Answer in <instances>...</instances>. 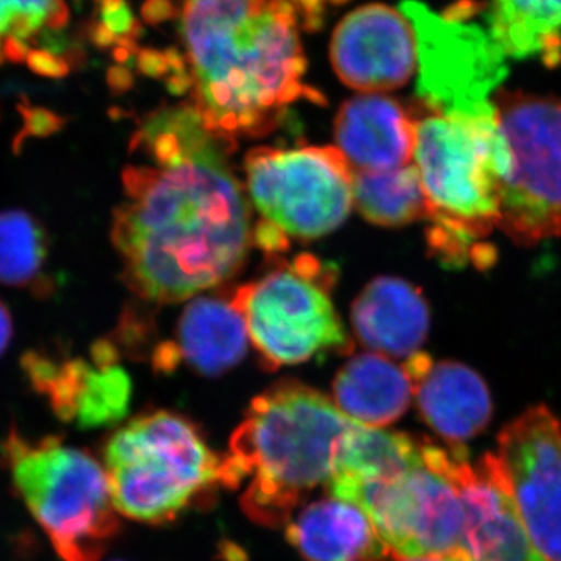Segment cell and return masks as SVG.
Instances as JSON below:
<instances>
[{
    "label": "cell",
    "instance_id": "1",
    "mask_svg": "<svg viewBox=\"0 0 561 561\" xmlns=\"http://www.w3.org/2000/svg\"><path fill=\"white\" fill-rule=\"evenodd\" d=\"M146 157L124 173L113 242L128 287L144 300H187L230 278L254 232L231 171L234 142L214 135L191 106L153 114L135 139Z\"/></svg>",
    "mask_w": 561,
    "mask_h": 561
},
{
    "label": "cell",
    "instance_id": "2",
    "mask_svg": "<svg viewBox=\"0 0 561 561\" xmlns=\"http://www.w3.org/2000/svg\"><path fill=\"white\" fill-rule=\"evenodd\" d=\"M181 35L192 108L220 138L260 136L291 103H323L305 83L306 57L289 0H184Z\"/></svg>",
    "mask_w": 561,
    "mask_h": 561
},
{
    "label": "cell",
    "instance_id": "3",
    "mask_svg": "<svg viewBox=\"0 0 561 561\" xmlns=\"http://www.w3.org/2000/svg\"><path fill=\"white\" fill-rule=\"evenodd\" d=\"M320 391L280 382L251 402L224 457L221 483L243 493V512L261 526L283 527L317 486H328L339 454L354 427Z\"/></svg>",
    "mask_w": 561,
    "mask_h": 561
},
{
    "label": "cell",
    "instance_id": "4",
    "mask_svg": "<svg viewBox=\"0 0 561 561\" xmlns=\"http://www.w3.org/2000/svg\"><path fill=\"white\" fill-rule=\"evenodd\" d=\"M413 160L430 205L427 247L446 267H489L512 153L493 116H446L419 102Z\"/></svg>",
    "mask_w": 561,
    "mask_h": 561
},
{
    "label": "cell",
    "instance_id": "5",
    "mask_svg": "<svg viewBox=\"0 0 561 561\" xmlns=\"http://www.w3.org/2000/svg\"><path fill=\"white\" fill-rule=\"evenodd\" d=\"M111 496L119 515L168 524L221 483V465L184 416L153 412L117 431L103 449Z\"/></svg>",
    "mask_w": 561,
    "mask_h": 561
},
{
    "label": "cell",
    "instance_id": "6",
    "mask_svg": "<svg viewBox=\"0 0 561 561\" xmlns=\"http://www.w3.org/2000/svg\"><path fill=\"white\" fill-rule=\"evenodd\" d=\"M14 486L65 561H101L119 535L108 474L90 453L60 438L13 432L2 446Z\"/></svg>",
    "mask_w": 561,
    "mask_h": 561
},
{
    "label": "cell",
    "instance_id": "7",
    "mask_svg": "<svg viewBox=\"0 0 561 561\" xmlns=\"http://www.w3.org/2000/svg\"><path fill=\"white\" fill-rule=\"evenodd\" d=\"M497 128L512 153L500 228L516 245L561 238V98L494 92Z\"/></svg>",
    "mask_w": 561,
    "mask_h": 561
},
{
    "label": "cell",
    "instance_id": "8",
    "mask_svg": "<svg viewBox=\"0 0 561 561\" xmlns=\"http://www.w3.org/2000/svg\"><path fill=\"white\" fill-rule=\"evenodd\" d=\"M332 284L334 275L305 254L236 290L232 305L272 370L350 348L331 301Z\"/></svg>",
    "mask_w": 561,
    "mask_h": 561
},
{
    "label": "cell",
    "instance_id": "9",
    "mask_svg": "<svg viewBox=\"0 0 561 561\" xmlns=\"http://www.w3.org/2000/svg\"><path fill=\"white\" fill-rule=\"evenodd\" d=\"M401 10L415 35L421 105L446 116L496 114L490 95L507 76V55L489 28L468 21L474 7L435 13L419 0H402Z\"/></svg>",
    "mask_w": 561,
    "mask_h": 561
},
{
    "label": "cell",
    "instance_id": "10",
    "mask_svg": "<svg viewBox=\"0 0 561 561\" xmlns=\"http://www.w3.org/2000/svg\"><path fill=\"white\" fill-rule=\"evenodd\" d=\"M442 456V446L424 440L423 459L398 478L354 483L330 494L367 513L394 560L453 556L460 551L463 513Z\"/></svg>",
    "mask_w": 561,
    "mask_h": 561
},
{
    "label": "cell",
    "instance_id": "11",
    "mask_svg": "<svg viewBox=\"0 0 561 561\" xmlns=\"http://www.w3.org/2000/svg\"><path fill=\"white\" fill-rule=\"evenodd\" d=\"M245 175L254 208L287 239L330 234L354 205V169L337 147H261Z\"/></svg>",
    "mask_w": 561,
    "mask_h": 561
},
{
    "label": "cell",
    "instance_id": "12",
    "mask_svg": "<svg viewBox=\"0 0 561 561\" xmlns=\"http://www.w3.org/2000/svg\"><path fill=\"white\" fill-rule=\"evenodd\" d=\"M505 490L541 561H561V421L534 405L497 435Z\"/></svg>",
    "mask_w": 561,
    "mask_h": 561
},
{
    "label": "cell",
    "instance_id": "13",
    "mask_svg": "<svg viewBox=\"0 0 561 561\" xmlns=\"http://www.w3.org/2000/svg\"><path fill=\"white\" fill-rule=\"evenodd\" d=\"M442 467L459 493L463 530L460 553L481 561H541L531 548L493 453L478 463L463 446H446Z\"/></svg>",
    "mask_w": 561,
    "mask_h": 561
},
{
    "label": "cell",
    "instance_id": "14",
    "mask_svg": "<svg viewBox=\"0 0 561 561\" xmlns=\"http://www.w3.org/2000/svg\"><path fill=\"white\" fill-rule=\"evenodd\" d=\"M330 54L339 79L365 94L404 87L416 68L411 22L383 3L360 7L343 18Z\"/></svg>",
    "mask_w": 561,
    "mask_h": 561
},
{
    "label": "cell",
    "instance_id": "15",
    "mask_svg": "<svg viewBox=\"0 0 561 561\" xmlns=\"http://www.w3.org/2000/svg\"><path fill=\"white\" fill-rule=\"evenodd\" d=\"M421 419L449 446H463L489 426L493 401L479 373L454 360H434L426 353L405 362Z\"/></svg>",
    "mask_w": 561,
    "mask_h": 561
},
{
    "label": "cell",
    "instance_id": "16",
    "mask_svg": "<svg viewBox=\"0 0 561 561\" xmlns=\"http://www.w3.org/2000/svg\"><path fill=\"white\" fill-rule=\"evenodd\" d=\"M335 140L354 171H394L411 165L415 121L401 103L387 95H356L339 110Z\"/></svg>",
    "mask_w": 561,
    "mask_h": 561
},
{
    "label": "cell",
    "instance_id": "17",
    "mask_svg": "<svg viewBox=\"0 0 561 561\" xmlns=\"http://www.w3.org/2000/svg\"><path fill=\"white\" fill-rule=\"evenodd\" d=\"M357 337L383 356L411 357L430 334L426 298L409 280L381 276L373 279L351 312Z\"/></svg>",
    "mask_w": 561,
    "mask_h": 561
},
{
    "label": "cell",
    "instance_id": "18",
    "mask_svg": "<svg viewBox=\"0 0 561 561\" xmlns=\"http://www.w3.org/2000/svg\"><path fill=\"white\" fill-rule=\"evenodd\" d=\"M31 376L60 419L77 421L83 430L119 423L130 404V379L113 365L91 368L83 362H70L54 367L35 362Z\"/></svg>",
    "mask_w": 561,
    "mask_h": 561
},
{
    "label": "cell",
    "instance_id": "19",
    "mask_svg": "<svg viewBox=\"0 0 561 561\" xmlns=\"http://www.w3.org/2000/svg\"><path fill=\"white\" fill-rule=\"evenodd\" d=\"M247 348L249 331L231 298H197L184 309L175 342L160 351L157 365L171 371L183 360L202 375L217 376L238 365Z\"/></svg>",
    "mask_w": 561,
    "mask_h": 561
},
{
    "label": "cell",
    "instance_id": "20",
    "mask_svg": "<svg viewBox=\"0 0 561 561\" xmlns=\"http://www.w3.org/2000/svg\"><path fill=\"white\" fill-rule=\"evenodd\" d=\"M286 535L308 561H382L389 557L367 513L337 497L306 505L287 524Z\"/></svg>",
    "mask_w": 561,
    "mask_h": 561
},
{
    "label": "cell",
    "instance_id": "21",
    "mask_svg": "<svg viewBox=\"0 0 561 561\" xmlns=\"http://www.w3.org/2000/svg\"><path fill=\"white\" fill-rule=\"evenodd\" d=\"M413 382L405 365L379 353L353 357L334 381V402L354 423L383 430L408 412Z\"/></svg>",
    "mask_w": 561,
    "mask_h": 561
},
{
    "label": "cell",
    "instance_id": "22",
    "mask_svg": "<svg viewBox=\"0 0 561 561\" xmlns=\"http://www.w3.org/2000/svg\"><path fill=\"white\" fill-rule=\"evenodd\" d=\"M489 31L507 57L561 62V0H491Z\"/></svg>",
    "mask_w": 561,
    "mask_h": 561
},
{
    "label": "cell",
    "instance_id": "23",
    "mask_svg": "<svg viewBox=\"0 0 561 561\" xmlns=\"http://www.w3.org/2000/svg\"><path fill=\"white\" fill-rule=\"evenodd\" d=\"M426 438L354 424L339 454L328 493L354 483L389 481L423 459Z\"/></svg>",
    "mask_w": 561,
    "mask_h": 561
},
{
    "label": "cell",
    "instance_id": "24",
    "mask_svg": "<svg viewBox=\"0 0 561 561\" xmlns=\"http://www.w3.org/2000/svg\"><path fill=\"white\" fill-rule=\"evenodd\" d=\"M353 198L362 216L381 227H404L430 214L415 164L387 172L354 171Z\"/></svg>",
    "mask_w": 561,
    "mask_h": 561
},
{
    "label": "cell",
    "instance_id": "25",
    "mask_svg": "<svg viewBox=\"0 0 561 561\" xmlns=\"http://www.w3.org/2000/svg\"><path fill=\"white\" fill-rule=\"evenodd\" d=\"M46 261V238L39 225L21 210L0 213V283L38 287Z\"/></svg>",
    "mask_w": 561,
    "mask_h": 561
},
{
    "label": "cell",
    "instance_id": "26",
    "mask_svg": "<svg viewBox=\"0 0 561 561\" xmlns=\"http://www.w3.org/2000/svg\"><path fill=\"white\" fill-rule=\"evenodd\" d=\"M66 20L62 0H0V51L2 44L21 49L47 28L61 27Z\"/></svg>",
    "mask_w": 561,
    "mask_h": 561
},
{
    "label": "cell",
    "instance_id": "27",
    "mask_svg": "<svg viewBox=\"0 0 561 561\" xmlns=\"http://www.w3.org/2000/svg\"><path fill=\"white\" fill-rule=\"evenodd\" d=\"M11 335H13V321H11L9 309L0 301V354L10 345Z\"/></svg>",
    "mask_w": 561,
    "mask_h": 561
},
{
    "label": "cell",
    "instance_id": "28",
    "mask_svg": "<svg viewBox=\"0 0 561 561\" xmlns=\"http://www.w3.org/2000/svg\"><path fill=\"white\" fill-rule=\"evenodd\" d=\"M398 561H454L453 556L446 557H421V559H409V560H398Z\"/></svg>",
    "mask_w": 561,
    "mask_h": 561
},
{
    "label": "cell",
    "instance_id": "29",
    "mask_svg": "<svg viewBox=\"0 0 561 561\" xmlns=\"http://www.w3.org/2000/svg\"><path fill=\"white\" fill-rule=\"evenodd\" d=\"M454 561H481V560H474L470 559V557L463 556V553L457 552L453 553Z\"/></svg>",
    "mask_w": 561,
    "mask_h": 561
}]
</instances>
